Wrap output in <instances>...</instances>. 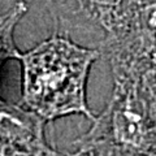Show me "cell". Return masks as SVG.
<instances>
[{"label":"cell","mask_w":156,"mask_h":156,"mask_svg":"<svg viewBox=\"0 0 156 156\" xmlns=\"http://www.w3.org/2000/svg\"><path fill=\"white\" fill-rule=\"evenodd\" d=\"M100 58L98 48L74 42L60 33L21 52V105L46 122L72 115L94 121L87 103V81Z\"/></svg>","instance_id":"1"},{"label":"cell","mask_w":156,"mask_h":156,"mask_svg":"<svg viewBox=\"0 0 156 156\" xmlns=\"http://www.w3.org/2000/svg\"><path fill=\"white\" fill-rule=\"evenodd\" d=\"M91 122L72 156H156V96L142 86L113 83L108 104Z\"/></svg>","instance_id":"2"},{"label":"cell","mask_w":156,"mask_h":156,"mask_svg":"<svg viewBox=\"0 0 156 156\" xmlns=\"http://www.w3.org/2000/svg\"><path fill=\"white\" fill-rule=\"evenodd\" d=\"M96 48L113 83L138 85L156 96V0H126Z\"/></svg>","instance_id":"3"},{"label":"cell","mask_w":156,"mask_h":156,"mask_svg":"<svg viewBox=\"0 0 156 156\" xmlns=\"http://www.w3.org/2000/svg\"><path fill=\"white\" fill-rule=\"evenodd\" d=\"M56 33L81 37L96 47L113 26L126 0H43Z\"/></svg>","instance_id":"4"},{"label":"cell","mask_w":156,"mask_h":156,"mask_svg":"<svg viewBox=\"0 0 156 156\" xmlns=\"http://www.w3.org/2000/svg\"><path fill=\"white\" fill-rule=\"evenodd\" d=\"M41 117L0 98V156H60L46 136Z\"/></svg>","instance_id":"5"},{"label":"cell","mask_w":156,"mask_h":156,"mask_svg":"<svg viewBox=\"0 0 156 156\" xmlns=\"http://www.w3.org/2000/svg\"><path fill=\"white\" fill-rule=\"evenodd\" d=\"M27 8V4L20 0L5 13L0 14V68L8 60H18L21 52L14 43V30Z\"/></svg>","instance_id":"6"},{"label":"cell","mask_w":156,"mask_h":156,"mask_svg":"<svg viewBox=\"0 0 156 156\" xmlns=\"http://www.w3.org/2000/svg\"><path fill=\"white\" fill-rule=\"evenodd\" d=\"M60 156H72V155H65V154H61Z\"/></svg>","instance_id":"7"}]
</instances>
